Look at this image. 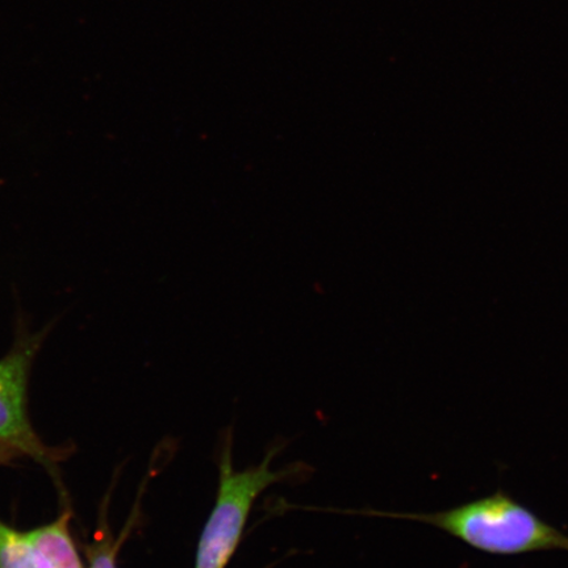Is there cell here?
I'll return each mask as SVG.
<instances>
[{"mask_svg":"<svg viewBox=\"0 0 568 568\" xmlns=\"http://www.w3.org/2000/svg\"><path fill=\"white\" fill-rule=\"evenodd\" d=\"M12 452L6 449V447L0 446V465L4 464V462L9 460L12 457Z\"/></svg>","mask_w":568,"mask_h":568,"instance_id":"obj_7","label":"cell"},{"mask_svg":"<svg viewBox=\"0 0 568 568\" xmlns=\"http://www.w3.org/2000/svg\"><path fill=\"white\" fill-rule=\"evenodd\" d=\"M45 333H21L12 351L0 359V446L52 465L57 454L36 435L27 409L28 379Z\"/></svg>","mask_w":568,"mask_h":568,"instance_id":"obj_3","label":"cell"},{"mask_svg":"<svg viewBox=\"0 0 568 568\" xmlns=\"http://www.w3.org/2000/svg\"><path fill=\"white\" fill-rule=\"evenodd\" d=\"M0 568H36L34 554L27 532L0 521Z\"/></svg>","mask_w":568,"mask_h":568,"instance_id":"obj_5","label":"cell"},{"mask_svg":"<svg viewBox=\"0 0 568 568\" xmlns=\"http://www.w3.org/2000/svg\"><path fill=\"white\" fill-rule=\"evenodd\" d=\"M432 525L470 548L491 556H523L542 551H567L568 536L531 509L499 489L480 499L433 514L375 513Z\"/></svg>","mask_w":568,"mask_h":568,"instance_id":"obj_1","label":"cell"},{"mask_svg":"<svg viewBox=\"0 0 568 568\" xmlns=\"http://www.w3.org/2000/svg\"><path fill=\"white\" fill-rule=\"evenodd\" d=\"M120 542L112 544L104 539L102 545H97L90 552V568H118L116 557Z\"/></svg>","mask_w":568,"mask_h":568,"instance_id":"obj_6","label":"cell"},{"mask_svg":"<svg viewBox=\"0 0 568 568\" xmlns=\"http://www.w3.org/2000/svg\"><path fill=\"white\" fill-rule=\"evenodd\" d=\"M270 450L258 466L237 471L232 465L231 443L225 445L220 458L219 487L215 506L199 538L195 568H226L243 539L247 518L255 500L274 483L293 477L297 467L270 470L276 456Z\"/></svg>","mask_w":568,"mask_h":568,"instance_id":"obj_2","label":"cell"},{"mask_svg":"<svg viewBox=\"0 0 568 568\" xmlns=\"http://www.w3.org/2000/svg\"><path fill=\"white\" fill-rule=\"evenodd\" d=\"M70 514H62L55 521L27 531L34 554L36 568H83L73 537Z\"/></svg>","mask_w":568,"mask_h":568,"instance_id":"obj_4","label":"cell"}]
</instances>
